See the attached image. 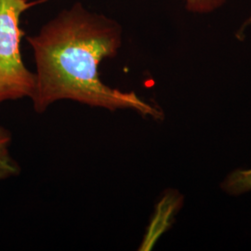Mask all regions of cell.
Here are the masks:
<instances>
[{
	"label": "cell",
	"mask_w": 251,
	"mask_h": 251,
	"mask_svg": "<svg viewBox=\"0 0 251 251\" xmlns=\"http://www.w3.org/2000/svg\"><path fill=\"white\" fill-rule=\"evenodd\" d=\"M10 143L11 135L5 127L0 126V179H8L20 172L18 164L9 152Z\"/></svg>",
	"instance_id": "3957f363"
},
{
	"label": "cell",
	"mask_w": 251,
	"mask_h": 251,
	"mask_svg": "<svg viewBox=\"0 0 251 251\" xmlns=\"http://www.w3.org/2000/svg\"><path fill=\"white\" fill-rule=\"evenodd\" d=\"M35 3L29 0H0V103L30 98L36 90V74L27 69L21 53L25 35L20 27L24 12Z\"/></svg>",
	"instance_id": "7a4b0ae2"
},
{
	"label": "cell",
	"mask_w": 251,
	"mask_h": 251,
	"mask_svg": "<svg viewBox=\"0 0 251 251\" xmlns=\"http://www.w3.org/2000/svg\"><path fill=\"white\" fill-rule=\"evenodd\" d=\"M123 29L116 20L81 3L63 9L35 36H28L36 62L34 109L42 114L54 102L71 100L111 111L130 109L162 119L163 112L134 92L112 89L100 78L99 65L117 56Z\"/></svg>",
	"instance_id": "6da1fadb"
},
{
	"label": "cell",
	"mask_w": 251,
	"mask_h": 251,
	"mask_svg": "<svg viewBox=\"0 0 251 251\" xmlns=\"http://www.w3.org/2000/svg\"><path fill=\"white\" fill-rule=\"evenodd\" d=\"M222 187L231 196H239L250 191L251 190V169L234 171L225 179Z\"/></svg>",
	"instance_id": "277c9868"
},
{
	"label": "cell",
	"mask_w": 251,
	"mask_h": 251,
	"mask_svg": "<svg viewBox=\"0 0 251 251\" xmlns=\"http://www.w3.org/2000/svg\"><path fill=\"white\" fill-rule=\"evenodd\" d=\"M251 15L249 17V19H248V21L246 22V24H245V25H243V26H246L247 25H251Z\"/></svg>",
	"instance_id": "8992f818"
},
{
	"label": "cell",
	"mask_w": 251,
	"mask_h": 251,
	"mask_svg": "<svg viewBox=\"0 0 251 251\" xmlns=\"http://www.w3.org/2000/svg\"><path fill=\"white\" fill-rule=\"evenodd\" d=\"M185 4V9L189 12L206 15L222 9L227 2V0H183Z\"/></svg>",
	"instance_id": "5b68a950"
}]
</instances>
